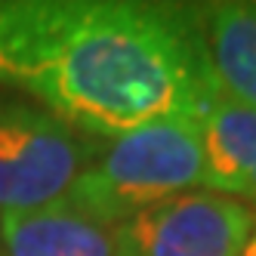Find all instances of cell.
I'll use <instances>...</instances> for the list:
<instances>
[{
	"label": "cell",
	"instance_id": "cell-1",
	"mask_svg": "<svg viewBox=\"0 0 256 256\" xmlns=\"http://www.w3.org/2000/svg\"><path fill=\"white\" fill-rule=\"evenodd\" d=\"M0 84L93 139L216 96L194 6L142 0H0Z\"/></svg>",
	"mask_w": 256,
	"mask_h": 256
},
{
	"label": "cell",
	"instance_id": "cell-2",
	"mask_svg": "<svg viewBox=\"0 0 256 256\" xmlns=\"http://www.w3.org/2000/svg\"><path fill=\"white\" fill-rule=\"evenodd\" d=\"M192 188H204L200 118H167L114 139H96L93 158L62 204L105 226H124Z\"/></svg>",
	"mask_w": 256,
	"mask_h": 256
},
{
	"label": "cell",
	"instance_id": "cell-3",
	"mask_svg": "<svg viewBox=\"0 0 256 256\" xmlns=\"http://www.w3.org/2000/svg\"><path fill=\"white\" fill-rule=\"evenodd\" d=\"M96 139L46 108L0 99V216L52 207L93 158Z\"/></svg>",
	"mask_w": 256,
	"mask_h": 256
},
{
	"label": "cell",
	"instance_id": "cell-4",
	"mask_svg": "<svg viewBox=\"0 0 256 256\" xmlns=\"http://www.w3.org/2000/svg\"><path fill=\"white\" fill-rule=\"evenodd\" d=\"M253 228L247 200L192 188L118 226L124 256H241Z\"/></svg>",
	"mask_w": 256,
	"mask_h": 256
},
{
	"label": "cell",
	"instance_id": "cell-5",
	"mask_svg": "<svg viewBox=\"0 0 256 256\" xmlns=\"http://www.w3.org/2000/svg\"><path fill=\"white\" fill-rule=\"evenodd\" d=\"M194 12L213 86L256 112V0L198 4Z\"/></svg>",
	"mask_w": 256,
	"mask_h": 256
},
{
	"label": "cell",
	"instance_id": "cell-6",
	"mask_svg": "<svg viewBox=\"0 0 256 256\" xmlns=\"http://www.w3.org/2000/svg\"><path fill=\"white\" fill-rule=\"evenodd\" d=\"M4 256H124L118 226H105L68 204L0 216Z\"/></svg>",
	"mask_w": 256,
	"mask_h": 256
},
{
	"label": "cell",
	"instance_id": "cell-7",
	"mask_svg": "<svg viewBox=\"0 0 256 256\" xmlns=\"http://www.w3.org/2000/svg\"><path fill=\"white\" fill-rule=\"evenodd\" d=\"M204 188L256 200V112L216 90L204 118Z\"/></svg>",
	"mask_w": 256,
	"mask_h": 256
},
{
	"label": "cell",
	"instance_id": "cell-8",
	"mask_svg": "<svg viewBox=\"0 0 256 256\" xmlns=\"http://www.w3.org/2000/svg\"><path fill=\"white\" fill-rule=\"evenodd\" d=\"M241 256H256V200H253V228H250V238H247Z\"/></svg>",
	"mask_w": 256,
	"mask_h": 256
},
{
	"label": "cell",
	"instance_id": "cell-9",
	"mask_svg": "<svg viewBox=\"0 0 256 256\" xmlns=\"http://www.w3.org/2000/svg\"><path fill=\"white\" fill-rule=\"evenodd\" d=\"M0 256H4V244H0Z\"/></svg>",
	"mask_w": 256,
	"mask_h": 256
}]
</instances>
